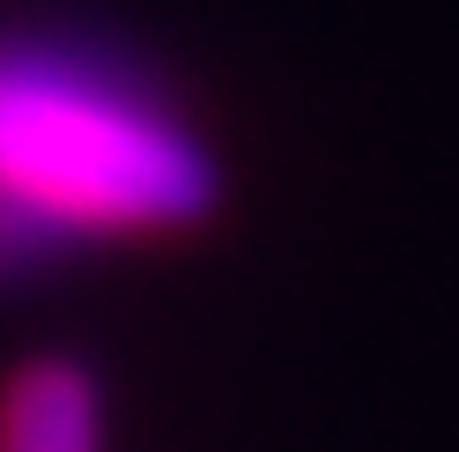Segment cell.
I'll use <instances>...</instances> for the list:
<instances>
[{
  "label": "cell",
  "mask_w": 459,
  "mask_h": 452,
  "mask_svg": "<svg viewBox=\"0 0 459 452\" xmlns=\"http://www.w3.org/2000/svg\"><path fill=\"white\" fill-rule=\"evenodd\" d=\"M222 201L178 97L97 38L0 30V282L74 252L170 245Z\"/></svg>",
  "instance_id": "1"
},
{
  "label": "cell",
  "mask_w": 459,
  "mask_h": 452,
  "mask_svg": "<svg viewBox=\"0 0 459 452\" xmlns=\"http://www.w3.org/2000/svg\"><path fill=\"white\" fill-rule=\"evenodd\" d=\"M0 452H104V393L74 356H30L0 378Z\"/></svg>",
  "instance_id": "2"
}]
</instances>
